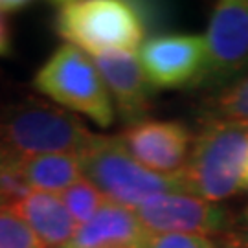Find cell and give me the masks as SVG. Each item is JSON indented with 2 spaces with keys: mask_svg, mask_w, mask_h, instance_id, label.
<instances>
[{
  "mask_svg": "<svg viewBox=\"0 0 248 248\" xmlns=\"http://www.w3.org/2000/svg\"><path fill=\"white\" fill-rule=\"evenodd\" d=\"M98 134L76 114L46 101L28 98L0 110V153L11 158L39 155L81 156Z\"/></svg>",
  "mask_w": 248,
  "mask_h": 248,
  "instance_id": "6da1fadb",
  "label": "cell"
},
{
  "mask_svg": "<svg viewBox=\"0 0 248 248\" xmlns=\"http://www.w3.org/2000/svg\"><path fill=\"white\" fill-rule=\"evenodd\" d=\"M248 162V125L208 120L193 140L184 171L186 193L219 204L243 187Z\"/></svg>",
  "mask_w": 248,
  "mask_h": 248,
  "instance_id": "7a4b0ae2",
  "label": "cell"
},
{
  "mask_svg": "<svg viewBox=\"0 0 248 248\" xmlns=\"http://www.w3.org/2000/svg\"><path fill=\"white\" fill-rule=\"evenodd\" d=\"M55 30L68 45L90 55L140 50L145 30L133 2L68 0L57 4Z\"/></svg>",
  "mask_w": 248,
  "mask_h": 248,
  "instance_id": "3957f363",
  "label": "cell"
},
{
  "mask_svg": "<svg viewBox=\"0 0 248 248\" xmlns=\"http://www.w3.org/2000/svg\"><path fill=\"white\" fill-rule=\"evenodd\" d=\"M83 177L108 202L136 210L151 197L186 191L182 177L158 175L131 156L118 136H96L94 143L79 156Z\"/></svg>",
  "mask_w": 248,
  "mask_h": 248,
  "instance_id": "277c9868",
  "label": "cell"
},
{
  "mask_svg": "<svg viewBox=\"0 0 248 248\" xmlns=\"http://www.w3.org/2000/svg\"><path fill=\"white\" fill-rule=\"evenodd\" d=\"M35 89L72 112L87 116L99 127L114 124L116 108L96 64L72 45L59 46L37 70Z\"/></svg>",
  "mask_w": 248,
  "mask_h": 248,
  "instance_id": "5b68a950",
  "label": "cell"
},
{
  "mask_svg": "<svg viewBox=\"0 0 248 248\" xmlns=\"http://www.w3.org/2000/svg\"><path fill=\"white\" fill-rule=\"evenodd\" d=\"M134 213L149 233L221 237L232 230L233 224V215L221 204L208 202L186 191L151 197Z\"/></svg>",
  "mask_w": 248,
  "mask_h": 248,
  "instance_id": "8992f818",
  "label": "cell"
},
{
  "mask_svg": "<svg viewBox=\"0 0 248 248\" xmlns=\"http://www.w3.org/2000/svg\"><path fill=\"white\" fill-rule=\"evenodd\" d=\"M204 85L221 87L248 72V0H222L213 8L206 31Z\"/></svg>",
  "mask_w": 248,
  "mask_h": 248,
  "instance_id": "52a82bcc",
  "label": "cell"
},
{
  "mask_svg": "<svg viewBox=\"0 0 248 248\" xmlns=\"http://www.w3.org/2000/svg\"><path fill=\"white\" fill-rule=\"evenodd\" d=\"M138 61L153 89H182L202 83L206 41L202 35H160L145 41Z\"/></svg>",
  "mask_w": 248,
  "mask_h": 248,
  "instance_id": "ba28073f",
  "label": "cell"
},
{
  "mask_svg": "<svg viewBox=\"0 0 248 248\" xmlns=\"http://www.w3.org/2000/svg\"><path fill=\"white\" fill-rule=\"evenodd\" d=\"M118 138L143 168L168 177L184 171L193 147V134L180 122L143 120L129 125Z\"/></svg>",
  "mask_w": 248,
  "mask_h": 248,
  "instance_id": "9c48e42d",
  "label": "cell"
},
{
  "mask_svg": "<svg viewBox=\"0 0 248 248\" xmlns=\"http://www.w3.org/2000/svg\"><path fill=\"white\" fill-rule=\"evenodd\" d=\"M92 61L120 118L129 125L143 122L151 108L153 85L145 78L138 57L129 52H108L92 55Z\"/></svg>",
  "mask_w": 248,
  "mask_h": 248,
  "instance_id": "30bf717a",
  "label": "cell"
},
{
  "mask_svg": "<svg viewBox=\"0 0 248 248\" xmlns=\"http://www.w3.org/2000/svg\"><path fill=\"white\" fill-rule=\"evenodd\" d=\"M149 237L134 210L105 201L64 248H143Z\"/></svg>",
  "mask_w": 248,
  "mask_h": 248,
  "instance_id": "8fae6325",
  "label": "cell"
},
{
  "mask_svg": "<svg viewBox=\"0 0 248 248\" xmlns=\"http://www.w3.org/2000/svg\"><path fill=\"white\" fill-rule=\"evenodd\" d=\"M9 208L28 222L45 248H64L78 230L66 206L53 193L31 189Z\"/></svg>",
  "mask_w": 248,
  "mask_h": 248,
  "instance_id": "7c38bea8",
  "label": "cell"
},
{
  "mask_svg": "<svg viewBox=\"0 0 248 248\" xmlns=\"http://www.w3.org/2000/svg\"><path fill=\"white\" fill-rule=\"evenodd\" d=\"M18 168L31 189L62 193L83 177L81 160L76 155H39L18 158Z\"/></svg>",
  "mask_w": 248,
  "mask_h": 248,
  "instance_id": "4fadbf2b",
  "label": "cell"
},
{
  "mask_svg": "<svg viewBox=\"0 0 248 248\" xmlns=\"http://www.w3.org/2000/svg\"><path fill=\"white\" fill-rule=\"evenodd\" d=\"M208 116L210 120L248 125V72L221 90L212 101Z\"/></svg>",
  "mask_w": 248,
  "mask_h": 248,
  "instance_id": "5bb4252c",
  "label": "cell"
},
{
  "mask_svg": "<svg viewBox=\"0 0 248 248\" xmlns=\"http://www.w3.org/2000/svg\"><path fill=\"white\" fill-rule=\"evenodd\" d=\"M61 201L72 215L74 222L81 226L96 215V212L105 202V197L101 195L87 178H81L66 191H62Z\"/></svg>",
  "mask_w": 248,
  "mask_h": 248,
  "instance_id": "9a60e30c",
  "label": "cell"
},
{
  "mask_svg": "<svg viewBox=\"0 0 248 248\" xmlns=\"http://www.w3.org/2000/svg\"><path fill=\"white\" fill-rule=\"evenodd\" d=\"M0 248H45L28 222L9 206H0Z\"/></svg>",
  "mask_w": 248,
  "mask_h": 248,
  "instance_id": "2e32d148",
  "label": "cell"
},
{
  "mask_svg": "<svg viewBox=\"0 0 248 248\" xmlns=\"http://www.w3.org/2000/svg\"><path fill=\"white\" fill-rule=\"evenodd\" d=\"M31 191L30 184L18 168V158L4 156L0 160V204L11 206Z\"/></svg>",
  "mask_w": 248,
  "mask_h": 248,
  "instance_id": "e0dca14e",
  "label": "cell"
},
{
  "mask_svg": "<svg viewBox=\"0 0 248 248\" xmlns=\"http://www.w3.org/2000/svg\"><path fill=\"white\" fill-rule=\"evenodd\" d=\"M143 248H215V239L191 233H149Z\"/></svg>",
  "mask_w": 248,
  "mask_h": 248,
  "instance_id": "ac0fdd59",
  "label": "cell"
},
{
  "mask_svg": "<svg viewBox=\"0 0 248 248\" xmlns=\"http://www.w3.org/2000/svg\"><path fill=\"white\" fill-rule=\"evenodd\" d=\"M228 233L233 239L239 241L245 248H248V206L237 217H233V224H232V230Z\"/></svg>",
  "mask_w": 248,
  "mask_h": 248,
  "instance_id": "d6986e66",
  "label": "cell"
},
{
  "mask_svg": "<svg viewBox=\"0 0 248 248\" xmlns=\"http://www.w3.org/2000/svg\"><path fill=\"white\" fill-rule=\"evenodd\" d=\"M11 52V28H9L8 15L0 11V57Z\"/></svg>",
  "mask_w": 248,
  "mask_h": 248,
  "instance_id": "ffe728a7",
  "label": "cell"
},
{
  "mask_svg": "<svg viewBox=\"0 0 248 248\" xmlns=\"http://www.w3.org/2000/svg\"><path fill=\"white\" fill-rule=\"evenodd\" d=\"M26 6H30V4L22 2V0H0V11H4L6 15L15 13L18 9H24Z\"/></svg>",
  "mask_w": 248,
  "mask_h": 248,
  "instance_id": "44dd1931",
  "label": "cell"
},
{
  "mask_svg": "<svg viewBox=\"0 0 248 248\" xmlns=\"http://www.w3.org/2000/svg\"><path fill=\"white\" fill-rule=\"evenodd\" d=\"M215 248H245L237 239H233L230 233H224L221 237H215Z\"/></svg>",
  "mask_w": 248,
  "mask_h": 248,
  "instance_id": "7402d4cb",
  "label": "cell"
},
{
  "mask_svg": "<svg viewBox=\"0 0 248 248\" xmlns=\"http://www.w3.org/2000/svg\"><path fill=\"white\" fill-rule=\"evenodd\" d=\"M243 187L248 189V162H247V169H245V178H243Z\"/></svg>",
  "mask_w": 248,
  "mask_h": 248,
  "instance_id": "603a6c76",
  "label": "cell"
},
{
  "mask_svg": "<svg viewBox=\"0 0 248 248\" xmlns=\"http://www.w3.org/2000/svg\"><path fill=\"white\" fill-rule=\"evenodd\" d=\"M0 206H2V204H0Z\"/></svg>",
  "mask_w": 248,
  "mask_h": 248,
  "instance_id": "cb8c5ba5",
  "label": "cell"
}]
</instances>
